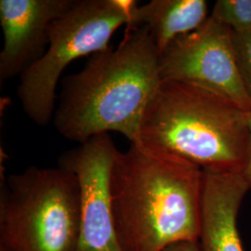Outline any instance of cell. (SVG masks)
Returning a JSON list of instances; mask_svg holds the SVG:
<instances>
[{
  "label": "cell",
  "mask_w": 251,
  "mask_h": 251,
  "mask_svg": "<svg viewBox=\"0 0 251 251\" xmlns=\"http://www.w3.org/2000/svg\"><path fill=\"white\" fill-rule=\"evenodd\" d=\"M248 122L250 126V131H251V154H250V159H249L247 169L244 172V177L247 179L248 184L250 186V191L251 192V111L248 112Z\"/></svg>",
  "instance_id": "5bb4252c"
},
{
  "label": "cell",
  "mask_w": 251,
  "mask_h": 251,
  "mask_svg": "<svg viewBox=\"0 0 251 251\" xmlns=\"http://www.w3.org/2000/svg\"><path fill=\"white\" fill-rule=\"evenodd\" d=\"M204 171L142 142L117 151L111 172V199L124 251H163L198 241L203 220Z\"/></svg>",
  "instance_id": "6da1fadb"
},
{
  "label": "cell",
  "mask_w": 251,
  "mask_h": 251,
  "mask_svg": "<svg viewBox=\"0 0 251 251\" xmlns=\"http://www.w3.org/2000/svg\"><path fill=\"white\" fill-rule=\"evenodd\" d=\"M233 39L243 81L251 100V31L245 33L233 32Z\"/></svg>",
  "instance_id": "7c38bea8"
},
{
  "label": "cell",
  "mask_w": 251,
  "mask_h": 251,
  "mask_svg": "<svg viewBox=\"0 0 251 251\" xmlns=\"http://www.w3.org/2000/svg\"><path fill=\"white\" fill-rule=\"evenodd\" d=\"M159 58L145 27L126 30L116 49L91 55L81 71L64 78L54 113L56 130L79 144L111 131L139 143L145 114L163 82Z\"/></svg>",
  "instance_id": "7a4b0ae2"
},
{
  "label": "cell",
  "mask_w": 251,
  "mask_h": 251,
  "mask_svg": "<svg viewBox=\"0 0 251 251\" xmlns=\"http://www.w3.org/2000/svg\"><path fill=\"white\" fill-rule=\"evenodd\" d=\"M159 67L162 81L197 86L251 111L233 32L210 16L196 31L174 40L160 55Z\"/></svg>",
  "instance_id": "8992f818"
},
{
  "label": "cell",
  "mask_w": 251,
  "mask_h": 251,
  "mask_svg": "<svg viewBox=\"0 0 251 251\" xmlns=\"http://www.w3.org/2000/svg\"><path fill=\"white\" fill-rule=\"evenodd\" d=\"M249 192L244 174L204 171L201 251H245L238 215Z\"/></svg>",
  "instance_id": "9c48e42d"
},
{
  "label": "cell",
  "mask_w": 251,
  "mask_h": 251,
  "mask_svg": "<svg viewBox=\"0 0 251 251\" xmlns=\"http://www.w3.org/2000/svg\"><path fill=\"white\" fill-rule=\"evenodd\" d=\"M207 12L205 0H152L135 8L126 30L145 27L161 55L174 40L203 25Z\"/></svg>",
  "instance_id": "30bf717a"
},
{
  "label": "cell",
  "mask_w": 251,
  "mask_h": 251,
  "mask_svg": "<svg viewBox=\"0 0 251 251\" xmlns=\"http://www.w3.org/2000/svg\"><path fill=\"white\" fill-rule=\"evenodd\" d=\"M134 0H75L49 29L44 54L20 75L17 95L27 117L36 125L53 120L56 90L74 61L109 48L119 27L128 25Z\"/></svg>",
  "instance_id": "5b68a950"
},
{
  "label": "cell",
  "mask_w": 251,
  "mask_h": 251,
  "mask_svg": "<svg viewBox=\"0 0 251 251\" xmlns=\"http://www.w3.org/2000/svg\"><path fill=\"white\" fill-rule=\"evenodd\" d=\"M163 251H202L198 241H182L173 244Z\"/></svg>",
  "instance_id": "4fadbf2b"
},
{
  "label": "cell",
  "mask_w": 251,
  "mask_h": 251,
  "mask_svg": "<svg viewBox=\"0 0 251 251\" xmlns=\"http://www.w3.org/2000/svg\"><path fill=\"white\" fill-rule=\"evenodd\" d=\"M140 142L211 173H241L251 154L248 112L197 86L163 81L148 108Z\"/></svg>",
  "instance_id": "3957f363"
},
{
  "label": "cell",
  "mask_w": 251,
  "mask_h": 251,
  "mask_svg": "<svg viewBox=\"0 0 251 251\" xmlns=\"http://www.w3.org/2000/svg\"><path fill=\"white\" fill-rule=\"evenodd\" d=\"M80 189L73 171L31 166L1 183L0 246L9 251H75Z\"/></svg>",
  "instance_id": "277c9868"
},
{
  "label": "cell",
  "mask_w": 251,
  "mask_h": 251,
  "mask_svg": "<svg viewBox=\"0 0 251 251\" xmlns=\"http://www.w3.org/2000/svg\"><path fill=\"white\" fill-rule=\"evenodd\" d=\"M75 0H0L3 48L0 82L29 68L44 54L51 24L72 7Z\"/></svg>",
  "instance_id": "ba28073f"
},
{
  "label": "cell",
  "mask_w": 251,
  "mask_h": 251,
  "mask_svg": "<svg viewBox=\"0 0 251 251\" xmlns=\"http://www.w3.org/2000/svg\"><path fill=\"white\" fill-rule=\"evenodd\" d=\"M118 149L108 133L92 137L68 152L59 164L73 171L80 189L75 251H124L117 235L111 199V172Z\"/></svg>",
  "instance_id": "52a82bcc"
},
{
  "label": "cell",
  "mask_w": 251,
  "mask_h": 251,
  "mask_svg": "<svg viewBox=\"0 0 251 251\" xmlns=\"http://www.w3.org/2000/svg\"><path fill=\"white\" fill-rule=\"evenodd\" d=\"M210 17L233 33L251 31V0H218Z\"/></svg>",
  "instance_id": "8fae6325"
},
{
  "label": "cell",
  "mask_w": 251,
  "mask_h": 251,
  "mask_svg": "<svg viewBox=\"0 0 251 251\" xmlns=\"http://www.w3.org/2000/svg\"><path fill=\"white\" fill-rule=\"evenodd\" d=\"M0 251H9L6 248H4L3 246H0Z\"/></svg>",
  "instance_id": "9a60e30c"
}]
</instances>
